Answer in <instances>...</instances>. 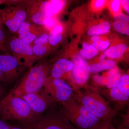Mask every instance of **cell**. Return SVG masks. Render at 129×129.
<instances>
[{
	"label": "cell",
	"mask_w": 129,
	"mask_h": 129,
	"mask_svg": "<svg viewBox=\"0 0 129 129\" xmlns=\"http://www.w3.org/2000/svg\"><path fill=\"white\" fill-rule=\"evenodd\" d=\"M36 118L35 114L27 102L11 92L0 100V119L16 122L20 125L31 123Z\"/></svg>",
	"instance_id": "1"
},
{
	"label": "cell",
	"mask_w": 129,
	"mask_h": 129,
	"mask_svg": "<svg viewBox=\"0 0 129 129\" xmlns=\"http://www.w3.org/2000/svg\"><path fill=\"white\" fill-rule=\"evenodd\" d=\"M51 67L44 59L39 60L24 74L10 92L20 97L36 92L43 88L45 81L50 75Z\"/></svg>",
	"instance_id": "2"
},
{
	"label": "cell",
	"mask_w": 129,
	"mask_h": 129,
	"mask_svg": "<svg viewBox=\"0 0 129 129\" xmlns=\"http://www.w3.org/2000/svg\"><path fill=\"white\" fill-rule=\"evenodd\" d=\"M84 89L75 92V100L101 121L112 120L116 114L99 91L93 88Z\"/></svg>",
	"instance_id": "3"
},
{
	"label": "cell",
	"mask_w": 129,
	"mask_h": 129,
	"mask_svg": "<svg viewBox=\"0 0 129 129\" xmlns=\"http://www.w3.org/2000/svg\"><path fill=\"white\" fill-rule=\"evenodd\" d=\"M21 126L27 129H78L70 123L57 103L31 123Z\"/></svg>",
	"instance_id": "4"
},
{
	"label": "cell",
	"mask_w": 129,
	"mask_h": 129,
	"mask_svg": "<svg viewBox=\"0 0 129 129\" xmlns=\"http://www.w3.org/2000/svg\"><path fill=\"white\" fill-rule=\"evenodd\" d=\"M70 123L78 129H89L101 122L73 97L60 103Z\"/></svg>",
	"instance_id": "5"
},
{
	"label": "cell",
	"mask_w": 129,
	"mask_h": 129,
	"mask_svg": "<svg viewBox=\"0 0 129 129\" xmlns=\"http://www.w3.org/2000/svg\"><path fill=\"white\" fill-rule=\"evenodd\" d=\"M11 5L0 9V18L12 33L17 34L27 18L26 7L19 1H12Z\"/></svg>",
	"instance_id": "6"
},
{
	"label": "cell",
	"mask_w": 129,
	"mask_h": 129,
	"mask_svg": "<svg viewBox=\"0 0 129 129\" xmlns=\"http://www.w3.org/2000/svg\"><path fill=\"white\" fill-rule=\"evenodd\" d=\"M7 45L9 53L21 66L29 69L39 61L30 45L26 44L17 36L8 39Z\"/></svg>",
	"instance_id": "7"
},
{
	"label": "cell",
	"mask_w": 129,
	"mask_h": 129,
	"mask_svg": "<svg viewBox=\"0 0 129 129\" xmlns=\"http://www.w3.org/2000/svg\"><path fill=\"white\" fill-rule=\"evenodd\" d=\"M102 93L113 104L114 111L117 114L129 103V75H122L112 88L104 90Z\"/></svg>",
	"instance_id": "8"
},
{
	"label": "cell",
	"mask_w": 129,
	"mask_h": 129,
	"mask_svg": "<svg viewBox=\"0 0 129 129\" xmlns=\"http://www.w3.org/2000/svg\"><path fill=\"white\" fill-rule=\"evenodd\" d=\"M20 3L26 7V21L38 25L44 26L51 17L49 11L50 1H20Z\"/></svg>",
	"instance_id": "9"
},
{
	"label": "cell",
	"mask_w": 129,
	"mask_h": 129,
	"mask_svg": "<svg viewBox=\"0 0 129 129\" xmlns=\"http://www.w3.org/2000/svg\"><path fill=\"white\" fill-rule=\"evenodd\" d=\"M43 88L57 103L67 101L73 97L74 91L70 85L62 79L49 76L45 81Z\"/></svg>",
	"instance_id": "10"
},
{
	"label": "cell",
	"mask_w": 129,
	"mask_h": 129,
	"mask_svg": "<svg viewBox=\"0 0 129 129\" xmlns=\"http://www.w3.org/2000/svg\"><path fill=\"white\" fill-rule=\"evenodd\" d=\"M19 97L27 102L34 112L36 118L46 112L56 103L43 88L36 92Z\"/></svg>",
	"instance_id": "11"
},
{
	"label": "cell",
	"mask_w": 129,
	"mask_h": 129,
	"mask_svg": "<svg viewBox=\"0 0 129 129\" xmlns=\"http://www.w3.org/2000/svg\"><path fill=\"white\" fill-rule=\"evenodd\" d=\"M26 68L20 65L10 53L0 54V71L4 75L6 84L13 83Z\"/></svg>",
	"instance_id": "12"
},
{
	"label": "cell",
	"mask_w": 129,
	"mask_h": 129,
	"mask_svg": "<svg viewBox=\"0 0 129 129\" xmlns=\"http://www.w3.org/2000/svg\"><path fill=\"white\" fill-rule=\"evenodd\" d=\"M74 67L71 72L72 83H73V89L74 92L80 90L85 86L89 77L88 71V63L83 58L80 57L75 59Z\"/></svg>",
	"instance_id": "13"
},
{
	"label": "cell",
	"mask_w": 129,
	"mask_h": 129,
	"mask_svg": "<svg viewBox=\"0 0 129 129\" xmlns=\"http://www.w3.org/2000/svg\"><path fill=\"white\" fill-rule=\"evenodd\" d=\"M45 26L35 25L25 21L22 24L17 32V37L26 44L30 45L46 30Z\"/></svg>",
	"instance_id": "14"
},
{
	"label": "cell",
	"mask_w": 129,
	"mask_h": 129,
	"mask_svg": "<svg viewBox=\"0 0 129 129\" xmlns=\"http://www.w3.org/2000/svg\"><path fill=\"white\" fill-rule=\"evenodd\" d=\"M73 67V63L72 61L65 58H60L51 67L50 76L62 79L66 74L71 72Z\"/></svg>",
	"instance_id": "15"
},
{
	"label": "cell",
	"mask_w": 129,
	"mask_h": 129,
	"mask_svg": "<svg viewBox=\"0 0 129 129\" xmlns=\"http://www.w3.org/2000/svg\"><path fill=\"white\" fill-rule=\"evenodd\" d=\"M116 64V62L113 60H104L88 66V71L90 73H97L104 70H110L114 68Z\"/></svg>",
	"instance_id": "16"
},
{
	"label": "cell",
	"mask_w": 129,
	"mask_h": 129,
	"mask_svg": "<svg viewBox=\"0 0 129 129\" xmlns=\"http://www.w3.org/2000/svg\"><path fill=\"white\" fill-rule=\"evenodd\" d=\"M63 28L61 25H56L48 34V42L50 46H55L62 41Z\"/></svg>",
	"instance_id": "17"
},
{
	"label": "cell",
	"mask_w": 129,
	"mask_h": 129,
	"mask_svg": "<svg viewBox=\"0 0 129 129\" xmlns=\"http://www.w3.org/2000/svg\"><path fill=\"white\" fill-rule=\"evenodd\" d=\"M122 76L120 70L117 68L115 67L110 70L107 75L104 76L106 80L105 86L108 89L112 88L117 83Z\"/></svg>",
	"instance_id": "18"
},
{
	"label": "cell",
	"mask_w": 129,
	"mask_h": 129,
	"mask_svg": "<svg viewBox=\"0 0 129 129\" xmlns=\"http://www.w3.org/2000/svg\"><path fill=\"white\" fill-rule=\"evenodd\" d=\"M127 48V45L120 44L108 48L104 52V55L112 59H119L122 57Z\"/></svg>",
	"instance_id": "19"
},
{
	"label": "cell",
	"mask_w": 129,
	"mask_h": 129,
	"mask_svg": "<svg viewBox=\"0 0 129 129\" xmlns=\"http://www.w3.org/2000/svg\"><path fill=\"white\" fill-rule=\"evenodd\" d=\"M111 27V24L109 22H103L90 28L87 34L90 36H98L107 33Z\"/></svg>",
	"instance_id": "20"
},
{
	"label": "cell",
	"mask_w": 129,
	"mask_h": 129,
	"mask_svg": "<svg viewBox=\"0 0 129 129\" xmlns=\"http://www.w3.org/2000/svg\"><path fill=\"white\" fill-rule=\"evenodd\" d=\"M30 46L34 54L39 60L43 59L50 49V45L48 42L45 44L32 45Z\"/></svg>",
	"instance_id": "21"
},
{
	"label": "cell",
	"mask_w": 129,
	"mask_h": 129,
	"mask_svg": "<svg viewBox=\"0 0 129 129\" xmlns=\"http://www.w3.org/2000/svg\"><path fill=\"white\" fill-rule=\"evenodd\" d=\"M67 1L62 0L50 1L49 11L51 18H53L66 5Z\"/></svg>",
	"instance_id": "22"
},
{
	"label": "cell",
	"mask_w": 129,
	"mask_h": 129,
	"mask_svg": "<svg viewBox=\"0 0 129 129\" xmlns=\"http://www.w3.org/2000/svg\"><path fill=\"white\" fill-rule=\"evenodd\" d=\"M83 45V48L80 51V54L83 57L90 59L97 55L98 50L92 45L84 42Z\"/></svg>",
	"instance_id": "23"
},
{
	"label": "cell",
	"mask_w": 129,
	"mask_h": 129,
	"mask_svg": "<svg viewBox=\"0 0 129 129\" xmlns=\"http://www.w3.org/2000/svg\"><path fill=\"white\" fill-rule=\"evenodd\" d=\"M114 27L116 31L122 34L129 36V24L124 22H116L113 23Z\"/></svg>",
	"instance_id": "24"
},
{
	"label": "cell",
	"mask_w": 129,
	"mask_h": 129,
	"mask_svg": "<svg viewBox=\"0 0 129 129\" xmlns=\"http://www.w3.org/2000/svg\"><path fill=\"white\" fill-rule=\"evenodd\" d=\"M7 37L3 29H0V54L9 53L8 47Z\"/></svg>",
	"instance_id": "25"
},
{
	"label": "cell",
	"mask_w": 129,
	"mask_h": 129,
	"mask_svg": "<svg viewBox=\"0 0 129 129\" xmlns=\"http://www.w3.org/2000/svg\"><path fill=\"white\" fill-rule=\"evenodd\" d=\"M47 29L45 30L43 33H42L39 36L35 39L34 41L30 44V45L39 44H47L48 42V34L47 32Z\"/></svg>",
	"instance_id": "26"
},
{
	"label": "cell",
	"mask_w": 129,
	"mask_h": 129,
	"mask_svg": "<svg viewBox=\"0 0 129 129\" xmlns=\"http://www.w3.org/2000/svg\"><path fill=\"white\" fill-rule=\"evenodd\" d=\"M91 128L92 129H117L113 125L112 120L101 121Z\"/></svg>",
	"instance_id": "27"
},
{
	"label": "cell",
	"mask_w": 129,
	"mask_h": 129,
	"mask_svg": "<svg viewBox=\"0 0 129 129\" xmlns=\"http://www.w3.org/2000/svg\"><path fill=\"white\" fill-rule=\"evenodd\" d=\"M110 42L108 41H102L101 40L98 41L93 42L92 45L97 49L100 50H106L110 45Z\"/></svg>",
	"instance_id": "28"
},
{
	"label": "cell",
	"mask_w": 129,
	"mask_h": 129,
	"mask_svg": "<svg viewBox=\"0 0 129 129\" xmlns=\"http://www.w3.org/2000/svg\"><path fill=\"white\" fill-rule=\"evenodd\" d=\"M114 18L116 22H124L129 23V16L120 12L116 13L114 14Z\"/></svg>",
	"instance_id": "29"
},
{
	"label": "cell",
	"mask_w": 129,
	"mask_h": 129,
	"mask_svg": "<svg viewBox=\"0 0 129 129\" xmlns=\"http://www.w3.org/2000/svg\"><path fill=\"white\" fill-rule=\"evenodd\" d=\"M120 2L118 0H115L112 2L111 7L114 12H117L120 9Z\"/></svg>",
	"instance_id": "30"
},
{
	"label": "cell",
	"mask_w": 129,
	"mask_h": 129,
	"mask_svg": "<svg viewBox=\"0 0 129 129\" xmlns=\"http://www.w3.org/2000/svg\"><path fill=\"white\" fill-rule=\"evenodd\" d=\"M12 125L9 122L0 119V129H10Z\"/></svg>",
	"instance_id": "31"
},
{
	"label": "cell",
	"mask_w": 129,
	"mask_h": 129,
	"mask_svg": "<svg viewBox=\"0 0 129 129\" xmlns=\"http://www.w3.org/2000/svg\"><path fill=\"white\" fill-rule=\"evenodd\" d=\"M105 2V1L103 0L96 1L94 4V7L96 9H99L103 6Z\"/></svg>",
	"instance_id": "32"
},
{
	"label": "cell",
	"mask_w": 129,
	"mask_h": 129,
	"mask_svg": "<svg viewBox=\"0 0 129 129\" xmlns=\"http://www.w3.org/2000/svg\"><path fill=\"white\" fill-rule=\"evenodd\" d=\"M122 4V6L124 8L125 10L126 11V12L129 14V1H121L120 2Z\"/></svg>",
	"instance_id": "33"
},
{
	"label": "cell",
	"mask_w": 129,
	"mask_h": 129,
	"mask_svg": "<svg viewBox=\"0 0 129 129\" xmlns=\"http://www.w3.org/2000/svg\"><path fill=\"white\" fill-rule=\"evenodd\" d=\"M6 91L5 88L1 83H0V100L6 95Z\"/></svg>",
	"instance_id": "34"
},
{
	"label": "cell",
	"mask_w": 129,
	"mask_h": 129,
	"mask_svg": "<svg viewBox=\"0 0 129 129\" xmlns=\"http://www.w3.org/2000/svg\"><path fill=\"white\" fill-rule=\"evenodd\" d=\"M4 83L6 84V81L3 74L0 71V83Z\"/></svg>",
	"instance_id": "35"
},
{
	"label": "cell",
	"mask_w": 129,
	"mask_h": 129,
	"mask_svg": "<svg viewBox=\"0 0 129 129\" xmlns=\"http://www.w3.org/2000/svg\"><path fill=\"white\" fill-rule=\"evenodd\" d=\"M10 129H27L21 125H13L11 127Z\"/></svg>",
	"instance_id": "36"
},
{
	"label": "cell",
	"mask_w": 129,
	"mask_h": 129,
	"mask_svg": "<svg viewBox=\"0 0 129 129\" xmlns=\"http://www.w3.org/2000/svg\"><path fill=\"white\" fill-rule=\"evenodd\" d=\"M101 40L100 37L98 36H93L91 38V40L93 42H95Z\"/></svg>",
	"instance_id": "37"
},
{
	"label": "cell",
	"mask_w": 129,
	"mask_h": 129,
	"mask_svg": "<svg viewBox=\"0 0 129 129\" xmlns=\"http://www.w3.org/2000/svg\"><path fill=\"white\" fill-rule=\"evenodd\" d=\"M8 1L7 0H0V5L3 4H6L7 3Z\"/></svg>",
	"instance_id": "38"
},
{
	"label": "cell",
	"mask_w": 129,
	"mask_h": 129,
	"mask_svg": "<svg viewBox=\"0 0 129 129\" xmlns=\"http://www.w3.org/2000/svg\"><path fill=\"white\" fill-rule=\"evenodd\" d=\"M106 56L104 55H102L100 56V58H99L100 61H103V60H105L104 59H105Z\"/></svg>",
	"instance_id": "39"
},
{
	"label": "cell",
	"mask_w": 129,
	"mask_h": 129,
	"mask_svg": "<svg viewBox=\"0 0 129 129\" xmlns=\"http://www.w3.org/2000/svg\"><path fill=\"white\" fill-rule=\"evenodd\" d=\"M3 23L1 19L0 18V29H3Z\"/></svg>",
	"instance_id": "40"
},
{
	"label": "cell",
	"mask_w": 129,
	"mask_h": 129,
	"mask_svg": "<svg viewBox=\"0 0 129 129\" xmlns=\"http://www.w3.org/2000/svg\"><path fill=\"white\" fill-rule=\"evenodd\" d=\"M118 129H129V128L128 127H125V126L123 125V126H120V127H119Z\"/></svg>",
	"instance_id": "41"
}]
</instances>
